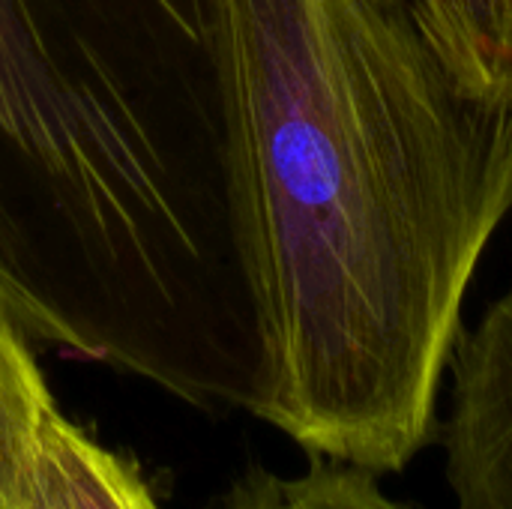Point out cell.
<instances>
[{"instance_id":"obj_1","label":"cell","mask_w":512,"mask_h":509,"mask_svg":"<svg viewBox=\"0 0 512 509\" xmlns=\"http://www.w3.org/2000/svg\"><path fill=\"white\" fill-rule=\"evenodd\" d=\"M252 414L402 471L512 210V93L435 0H210Z\"/></svg>"},{"instance_id":"obj_2","label":"cell","mask_w":512,"mask_h":509,"mask_svg":"<svg viewBox=\"0 0 512 509\" xmlns=\"http://www.w3.org/2000/svg\"><path fill=\"white\" fill-rule=\"evenodd\" d=\"M0 303L30 342L252 405L210 0H0Z\"/></svg>"},{"instance_id":"obj_3","label":"cell","mask_w":512,"mask_h":509,"mask_svg":"<svg viewBox=\"0 0 512 509\" xmlns=\"http://www.w3.org/2000/svg\"><path fill=\"white\" fill-rule=\"evenodd\" d=\"M444 423L447 483L459 509H512V288L459 336Z\"/></svg>"},{"instance_id":"obj_4","label":"cell","mask_w":512,"mask_h":509,"mask_svg":"<svg viewBox=\"0 0 512 509\" xmlns=\"http://www.w3.org/2000/svg\"><path fill=\"white\" fill-rule=\"evenodd\" d=\"M9 509H162L138 465L45 408Z\"/></svg>"},{"instance_id":"obj_5","label":"cell","mask_w":512,"mask_h":509,"mask_svg":"<svg viewBox=\"0 0 512 509\" xmlns=\"http://www.w3.org/2000/svg\"><path fill=\"white\" fill-rule=\"evenodd\" d=\"M216 509H411L387 498L372 471L312 456L300 477L252 468L231 483Z\"/></svg>"},{"instance_id":"obj_6","label":"cell","mask_w":512,"mask_h":509,"mask_svg":"<svg viewBox=\"0 0 512 509\" xmlns=\"http://www.w3.org/2000/svg\"><path fill=\"white\" fill-rule=\"evenodd\" d=\"M54 402L30 336L0 303V509L12 507L45 408Z\"/></svg>"},{"instance_id":"obj_7","label":"cell","mask_w":512,"mask_h":509,"mask_svg":"<svg viewBox=\"0 0 512 509\" xmlns=\"http://www.w3.org/2000/svg\"><path fill=\"white\" fill-rule=\"evenodd\" d=\"M483 78L512 93V0H435Z\"/></svg>"}]
</instances>
